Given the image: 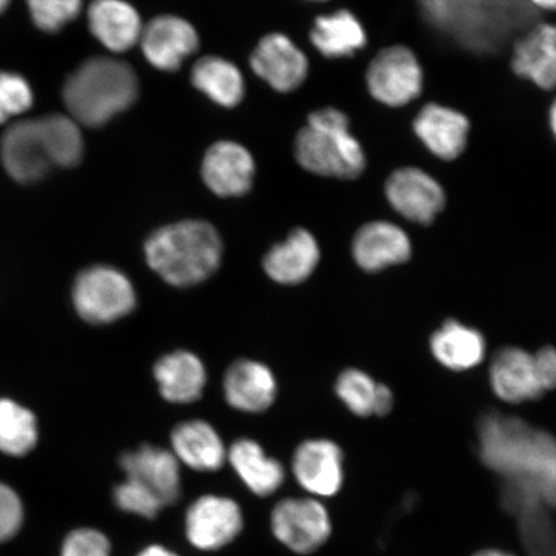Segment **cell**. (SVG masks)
<instances>
[{
	"label": "cell",
	"mask_w": 556,
	"mask_h": 556,
	"mask_svg": "<svg viewBox=\"0 0 556 556\" xmlns=\"http://www.w3.org/2000/svg\"><path fill=\"white\" fill-rule=\"evenodd\" d=\"M479 448L483 462L513 479L556 485V440L517 417L485 414L479 421Z\"/></svg>",
	"instance_id": "cell-1"
},
{
	"label": "cell",
	"mask_w": 556,
	"mask_h": 556,
	"mask_svg": "<svg viewBox=\"0 0 556 556\" xmlns=\"http://www.w3.org/2000/svg\"><path fill=\"white\" fill-rule=\"evenodd\" d=\"M224 243L204 220H182L152 233L144 245L146 261L172 287H193L220 266Z\"/></svg>",
	"instance_id": "cell-2"
},
{
	"label": "cell",
	"mask_w": 556,
	"mask_h": 556,
	"mask_svg": "<svg viewBox=\"0 0 556 556\" xmlns=\"http://www.w3.org/2000/svg\"><path fill=\"white\" fill-rule=\"evenodd\" d=\"M139 81L123 61L90 59L68 76L64 101L70 116L90 128L102 127L137 101Z\"/></svg>",
	"instance_id": "cell-3"
},
{
	"label": "cell",
	"mask_w": 556,
	"mask_h": 556,
	"mask_svg": "<svg viewBox=\"0 0 556 556\" xmlns=\"http://www.w3.org/2000/svg\"><path fill=\"white\" fill-rule=\"evenodd\" d=\"M350 125L348 116L337 109L312 113L307 127L296 136L298 163L317 176L358 178L367 162L363 146L352 136Z\"/></svg>",
	"instance_id": "cell-4"
},
{
	"label": "cell",
	"mask_w": 556,
	"mask_h": 556,
	"mask_svg": "<svg viewBox=\"0 0 556 556\" xmlns=\"http://www.w3.org/2000/svg\"><path fill=\"white\" fill-rule=\"evenodd\" d=\"M73 302L85 321L106 325L128 316L136 308L137 295L134 283L122 270L94 266L76 277Z\"/></svg>",
	"instance_id": "cell-5"
},
{
	"label": "cell",
	"mask_w": 556,
	"mask_h": 556,
	"mask_svg": "<svg viewBox=\"0 0 556 556\" xmlns=\"http://www.w3.org/2000/svg\"><path fill=\"white\" fill-rule=\"evenodd\" d=\"M366 85L374 100L388 108H403L422 92V67L409 48L387 47L368 65Z\"/></svg>",
	"instance_id": "cell-6"
},
{
	"label": "cell",
	"mask_w": 556,
	"mask_h": 556,
	"mask_svg": "<svg viewBox=\"0 0 556 556\" xmlns=\"http://www.w3.org/2000/svg\"><path fill=\"white\" fill-rule=\"evenodd\" d=\"M0 157L17 182H35L47 176L58 165L46 117L12 124L0 141Z\"/></svg>",
	"instance_id": "cell-7"
},
{
	"label": "cell",
	"mask_w": 556,
	"mask_h": 556,
	"mask_svg": "<svg viewBox=\"0 0 556 556\" xmlns=\"http://www.w3.org/2000/svg\"><path fill=\"white\" fill-rule=\"evenodd\" d=\"M278 541L298 554H311L331 534L328 510L313 498H287L278 503L270 517Z\"/></svg>",
	"instance_id": "cell-8"
},
{
	"label": "cell",
	"mask_w": 556,
	"mask_h": 556,
	"mask_svg": "<svg viewBox=\"0 0 556 556\" xmlns=\"http://www.w3.org/2000/svg\"><path fill=\"white\" fill-rule=\"evenodd\" d=\"M388 203L417 225L433 224L446 205V193L429 173L414 166L395 169L386 182Z\"/></svg>",
	"instance_id": "cell-9"
},
{
	"label": "cell",
	"mask_w": 556,
	"mask_h": 556,
	"mask_svg": "<svg viewBox=\"0 0 556 556\" xmlns=\"http://www.w3.org/2000/svg\"><path fill=\"white\" fill-rule=\"evenodd\" d=\"M242 526L239 504L224 496H201L186 514L187 539L204 552L227 546L239 536Z\"/></svg>",
	"instance_id": "cell-10"
},
{
	"label": "cell",
	"mask_w": 556,
	"mask_h": 556,
	"mask_svg": "<svg viewBox=\"0 0 556 556\" xmlns=\"http://www.w3.org/2000/svg\"><path fill=\"white\" fill-rule=\"evenodd\" d=\"M250 65L254 73L278 92L288 93L303 85L308 60L287 35L269 34L256 46Z\"/></svg>",
	"instance_id": "cell-11"
},
{
	"label": "cell",
	"mask_w": 556,
	"mask_h": 556,
	"mask_svg": "<svg viewBox=\"0 0 556 556\" xmlns=\"http://www.w3.org/2000/svg\"><path fill=\"white\" fill-rule=\"evenodd\" d=\"M139 45L152 66L163 72H176L198 50L199 37L189 21L160 16L143 27Z\"/></svg>",
	"instance_id": "cell-12"
},
{
	"label": "cell",
	"mask_w": 556,
	"mask_h": 556,
	"mask_svg": "<svg viewBox=\"0 0 556 556\" xmlns=\"http://www.w3.org/2000/svg\"><path fill=\"white\" fill-rule=\"evenodd\" d=\"M121 467L127 479L154 493L164 506L178 502L180 496V471L176 455L162 447L143 446L125 452Z\"/></svg>",
	"instance_id": "cell-13"
},
{
	"label": "cell",
	"mask_w": 556,
	"mask_h": 556,
	"mask_svg": "<svg viewBox=\"0 0 556 556\" xmlns=\"http://www.w3.org/2000/svg\"><path fill=\"white\" fill-rule=\"evenodd\" d=\"M414 131L435 157L452 162L467 150L470 122L460 111L432 102L415 117Z\"/></svg>",
	"instance_id": "cell-14"
},
{
	"label": "cell",
	"mask_w": 556,
	"mask_h": 556,
	"mask_svg": "<svg viewBox=\"0 0 556 556\" xmlns=\"http://www.w3.org/2000/svg\"><path fill=\"white\" fill-rule=\"evenodd\" d=\"M293 472L312 495L336 496L343 485V452L329 440L305 441L295 451Z\"/></svg>",
	"instance_id": "cell-15"
},
{
	"label": "cell",
	"mask_w": 556,
	"mask_h": 556,
	"mask_svg": "<svg viewBox=\"0 0 556 556\" xmlns=\"http://www.w3.org/2000/svg\"><path fill=\"white\" fill-rule=\"evenodd\" d=\"M255 163L240 143L222 141L206 151L201 165L205 185L222 198L242 197L253 186Z\"/></svg>",
	"instance_id": "cell-16"
},
{
	"label": "cell",
	"mask_w": 556,
	"mask_h": 556,
	"mask_svg": "<svg viewBox=\"0 0 556 556\" xmlns=\"http://www.w3.org/2000/svg\"><path fill=\"white\" fill-rule=\"evenodd\" d=\"M412 252V241L407 233L386 220L370 222L361 227L352 243L354 261L371 274L405 263Z\"/></svg>",
	"instance_id": "cell-17"
},
{
	"label": "cell",
	"mask_w": 556,
	"mask_h": 556,
	"mask_svg": "<svg viewBox=\"0 0 556 556\" xmlns=\"http://www.w3.org/2000/svg\"><path fill=\"white\" fill-rule=\"evenodd\" d=\"M493 392L507 403L534 401L544 394L532 354L516 346L500 350L490 367Z\"/></svg>",
	"instance_id": "cell-18"
},
{
	"label": "cell",
	"mask_w": 556,
	"mask_h": 556,
	"mask_svg": "<svg viewBox=\"0 0 556 556\" xmlns=\"http://www.w3.org/2000/svg\"><path fill=\"white\" fill-rule=\"evenodd\" d=\"M224 389L228 405L242 413L266 412L276 400L277 382L266 365L252 359L229 366Z\"/></svg>",
	"instance_id": "cell-19"
},
{
	"label": "cell",
	"mask_w": 556,
	"mask_h": 556,
	"mask_svg": "<svg viewBox=\"0 0 556 556\" xmlns=\"http://www.w3.org/2000/svg\"><path fill=\"white\" fill-rule=\"evenodd\" d=\"M511 68L544 90L556 88V24H540L517 41Z\"/></svg>",
	"instance_id": "cell-20"
},
{
	"label": "cell",
	"mask_w": 556,
	"mask_h": 556,
	"mask_svg": "<svg viewBox=\"0 0 556 556\" xmlns=\"http://www.w3.org/2000/svg\"><path fill=\"white\" fill-rule=\"evenodd\" d=\"M321 252L307 229L296 228L264 256L263 267L269 278L281 285L301 283L315 273Z\"/></svg>",
	"instance_id": "cell-21"
},
{
	"label": "cell",
	"mask_w": 556,
	"mask_h": 556,
	"mask_svg": "<svg viewBox=\"0 0 556 556\" xmlns=\"http://www.w3.org/2000/svg\"><path fill=\"white\" fill-rule=\"evenodd\" d=\"M90 33L113 52H127L139 43L143 26L135 7L124 0H93L88 9Z\"/></svg>",
	"instance_id": "cell-22"
},
{
	"label": "cell",
	"mask_w": 556,
	"mask_h": 556,
	"mask_svg": "<svg viewBox=\"0 0 556 556\" xmlns=\"http://www.w3.org/2000/svg\"><path fill=\"white\" fill-rule=\"evenodd\" d=\"M173 454L179 463L198 471H217L226 462L224 441L211 424L191 420L178 424L173 429Z\"/></svg>",
	"instance_id": "cell-23"
},
{
	"label": "cell",
	"mask_w": 556,
	"mask_h": 556,
	"mask_svg": "<svg viewBox=\"0 0 556 556\" xmlns=\"http://www.w3.org/2000/svg\"><path fill=\"white\" fill-rule=\"evenodd\" d=\"M154 377L164 400L172 403L197 402L206 386V368L189 351L165 354L154 367Z\"/></svg>",
	"instance_id": "cell-24"
},
{
	"label": "cell",
	"mask_w": 556,
	"mask_h": 556,
	"mask_svg": "<svg viewBox=\"0 0 556 556\" xmlns=\"http://www.w3.org/2000/svg\"><path fill=\"white\" fill-rule=\"evenodd\" d=\"M227 457L241 481L256 496L274 495L285 481L281 463L267 456L258 442L248 438L236 441Z\"/></svg>",
	"instance_id": "cell-25"
},
{
	"label": "cell",
	"mask_w": 556,
	"mask_h": 556,
	"mask_svg": "<svg viewBox=\"0 0 556 556\" xmlns=\"http://www.w3.org/2000/svg\"><path fill=\"white\" fill-rule=\"evenodd\" d=\"M433 356L444 367L454 371L470 370L482 363L485 340L481 332L450 319L430 339Z\"/></svg>",
	"instance_id": "cell-26"
},
{
	"label": "cell",
	"mask_w": 556,
	"mask_h": 556,
	"mask_svg": "<svg viewBox=\"0 0 556 556\" xmlns=\"http://www.w3.org/2000/svg\"><path fill=\"white\" fill-rule=\"evenodd\" d=\"M311 40L325 58L344 59L364 50L367 35L363 24L351 11L339 10L316 20Z\"/></svg>",
	"instance_id": "cell-27"
},
{
	"label": "cell",
	"mask_w": 556,
	"mask_h": 556,
	"mask_svg": "<svg viewBox=\"0 0 556 556\" xmlns=\"http://www.w3.org/2000/svg\"><path fill=\"white\" fill-rule=\"evenodd\" d=\"M194 88L225 108L238 106L245 94L241 72L232 62L207 55L194 64L191 72Z\"/></svg>",
	"instance_id": "cell-28"
},
{
	"label": "cell",
	"mask_w": 556,
	"mask_h": 556,
	"mask_svg": "<svg viewBox=\"0 0 556 556\" xmlns=\"http://www.w3.org/2000/svg\"><path fill=\"white\" fill-rule=\"evenodd\" d=\"M37 442L38 427L33 413L16 402L0 400V452L24 456Z\"/></svg>",
	"instance_id": "cell-29"
},
{
	"label": "cell",
	"mask_w": 556,
	"mask_h": 556,
	"mask_svg": "<svg viewBox=\"0 0 556 556\" xmlns=\"http://www.w3.org/2000/svg\"><path fill=\"white\" fill-rule=\"evenodd\" d=\"M377 388V382L366 372L356 370V368H348L339 375L336 392L351 413L366 417L374 415Z\"/></svg>",
	"instance_id": "cell-30"
},
{
	"label": "cell",
	"mask_w": 556,
	"mask_h": 556,
	"mask_svg": "<svg viewBox=\"0 0 556 556\" xmlns=\"http://www.w3.org/2000/svg\"><path fill=\"white\" fill-rule=\"evenodd\" d=\"M34 24L55 33L79 16L81 0H26Z\"/></svg>",
	"instance_id": "cell-31"
},
{
	"label": "cell",
	"mask_w": 556,
	"mask_h": 556,
	"mask_svg": "<svg viewBox=\"0 0 556 556\" xmlns=\"http://www.w3.org/2000/svg\"><path fill=\"white\" fill-rule=\"evenodd\" d=\"M33 90L23 76L0 72V124L33 106Z\"/></svg>",
	"instance_id": "cell-32"
},
{
	"label": "cell",
	"mask_w": 556,
	"mask_h": 556,
	"mask_svg": "<svg viewBox=\"0 0 556 556\" xmlns=\"http://www.w3.org/2000/svg\"><path fill=\"white\" fill-rule=\"evenodd\" d=\"M114 500L116 506L123 511L146 519H155L165 507L154 493L130 479L116 486Z\"/></svg>",
	"instance_id": "cell-33"
},
{
	"label": "cell",
	"mask_w": 556,
	"mask_h": 556,
	"mask_svg": "<svg viewBox=\"0 0 556 556\" xmlns=\"http://www.w3.org/2000/svg\"><path fill=\"white\" fill-rule=\"evenodd\" d=\"M61 556H111V544L102 532L79 528L65 539Z\"/></svg>",
	"instance_id": "cell-34"
},
{
	"label": "cell",
	"mask_w": 556,
	"mask_h": 556,
	"mask_svg": "<svg viewBox=\"0 0 556 556\" xmlns=\"http://www.w3.org/2000/svg\"><path fill=\"white\" fill-rule=\"evenodd\" d=\"M24 521V506L11 486L0 483V542L15 538Z\"/></svg>",
	"instance_id": "cell-35"
},
{
	"label": "cell",
	"mask_w": 556,
	"mask_h": 556,
	"mask_svg": "<svg viewBox=\"0 0 556 556\" xmlns=\"http://www.w3.org/2000/svg\"><path fill=\"white\" fill-rule=\"evenodd\" d=\"M534 368L542 391H552L556 388V350L553 346H544L533 356Z\"/></svg>",
	"instance_id": "cell-36"
},
{
	"label": "cell",
	"mask_w": 556,
	"mask_h": 556,
	"mask_svg": "<svg viewBox=\"0 0 556 556\" xmlns=\"http://www.w3.org/2000/svg\"><path fill=\"white\" fill-rule=\"evenodd\" d=\"M393 393L384 384H378L377 395L374 402V415L386 416L392 412L393 408Z\"/></svg>",
	"instance_id": "cell-37"
},
{
	"label": "cell",
	"mask_w": 556,
	"mask_h": 556,
	"mask_svg": "<svg viewBox=\"0 0 556 556\" xmlns=\"http://www.w3.org/2000/svg\"><path fill=\"white\" fill-rule=\"evenodd\" d=\"M137 556H179L162 545H151L143 548Z\"/></svg>",
	"instance_id": "cell-38"
},
{
	"label": "cell",
	"mask_w": 556,
	"mask_h": 556,
	"mask_svg": "<svg viewBox=\"0 0 556 556\" xmlns=\"http://www.w3.org/2000/svg\"><path fill=\"white\" fill-rule=\"evenodd\" d=\"M528 3L540 11L556 12V0H528Z\"/></svg>",
	"instance_id": "cell-39"
},
{
	"label": "cell",
	"mask_w": 556,
	"mask_h": 556,
	"mask_svg": "<svg viewBox=\"0 0 556 556\" xmlns=\"http://www.w3.org/2000/svg\"><path fill=\"white\" fill-rule=\"evenodd\" d=\"M548 124L556 139V100L553 102L551 110H548Z\"/></svg>",
	"instance_id": "cell-40"
},
{
	"label": "cell",
	"mask_w": 556,
	"mask_h": 556,
	"mask_svg": "<svg viewBox=\"0 0 556 556\" xmlns=\"http://www.w3.org/2000/svg\"><path fill=\"white\" fill-rule=\"evenodd\" d=\"M475 556H514L510 553L503 551H496V548H489V551H482L477 553Z\"/></svg>",
	"instance_id": "cell-41"
},
{
	"label": "cell",
	"mask_w": 556,
	"mask_h": 556,
	"mask_svg": "<svg viewBox=\"0 0 556 556\" xmlns=\"http://www.w3.org/2000/svg\"><path fill=\"white\" fill-rule=\"evenodd\" d=\"M11 3V0H0V13H3L7 10V7H9Z\"/></svg>",
	"instance_id": "cell-42"
},
{
	"label": "cell",
	"mask_w": 556,
	"mask_h": 556,
	"mask_svg": "<svg viewBox=\"0 0 556 556\" xmlns=\"http://www.w3.org/2000/svg\"><path fill=\"white\" fill-rule=\"evenodd\" d=\"M316 2H326V0H316Z\"/></svg>",
	"instance_id": "cell-43"
}]
</instances>
